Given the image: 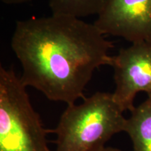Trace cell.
I'll use <instances>...</instances> for the list:
<instances>
[{
    "instance_id": "cell-1",
    "label": "cell",
    "mask_w": 151,
    "mask_h": 151,
    "mask_svg": "<svg viewBox=\"0 0 151 151\" xmlns=\"http://www.w3.org/2000/svg\"><path fill=\"white\" fill-rule=\"evenodd\" d=\"M104 36L94 23L65 15L18 20L11 48L22 65V83L67 105L85 99L94 71L112 64L113 45Z\"/></svg>"
},
{
    "instance_id": "cell-2",
    "label": "cell",
    "mask_w": 151,
    "mask_h": 151,
    "mask_svg": "<svg viewBox=\"0 0 151 151\" xmlns=\"http://www.w3.org/2000/svg\"><path fill=\"white\" fill-rule=\"evenodd\" d=\"M113 93L97 92L78 105H67L55 129V151H99L124 132L127 118Z\"/></svg>"
},
{
    "instance_id": "cell-3",
    "label": "cell",
    "mask_w": 151,
    "mask_h": 151,
    "mask_svg": "<svg viewBox=\"0 0 151 151\" xmlns=\"http://www.w3.org/2000/svg\"><path fill=\"white\" fill-rule=\"evenodd\" d=\"M26 87L14 69L0 66V151H50Z\"/></svg>"
},
{
    "instance_id": "cell-4",
    "label": "cell",
    "mask_w": 151,
    "mask_h": 151,
    "mask_svg": "<svg viewBox=\"0 0 151 151\" xmlns=\"http://www.w3.org/2000/svg\"><path fill=\"white\" fill-rule=\"evenodd\" d=\"M116 89L113 93L123 111L134 109L137 93L145 92L151 96V41L133 43L113 56Z\"/></svg>"
},
{
    "instance_id": "cell-5",
    "label": "cell",
    "mask_w": 151,
    "mask_h": 151,
    "mask_svg": "<svg viewBox=\"0 0 151 151\" xmlns=\"http://www.w3.org/2000/svg\"><path fill=\"white\" fill-rule=\"evenodd\" d=\"M94 24L132 43L151 41V0H108Z\"/></svg>"
},
{
    "instance_id": "cell-6",
    "label": "cell",
    "mask_w": 151,
    "mask_h": 151,
    "mask_svg": "<svg viewBox=\"0 0 151 151\" xmlns=\"http://www.w3.org/2000/svg\"><path fill=\"white\" fill-rule=\"evenodd\" d=\"M130 112L124 132L131 139L134 151H151V96Z\"/></svg>"
},
{
    "instance_id": "cell-7",
    "label": "cell",
    "mask_w": 151,
    "mask_h": 151,
    "mask_svg": "<svg viewBox=\"0 0 151 151\" xmlns=\"http://www.w3.org/2000/svg\"><path fill=\"white\" fill-rule=\"evenodd\" d=\"M108 0H49L52 14L84 18L99 15Z\"/></svg>"
},
{
    "instance_id": "cell-8",
    "label": "cell",
    "mask_w": 151,
    "mask_h": 151,
    "mask_svg": "<svg viewBox=\"0 0 151 151\" xmlns=\"http://www.w3.org/2000/svg\"><path fill=\"white\" fill-rule=\"evenodd\" d=\"M1 1L6 4H19L28 2L31 0H1Z\"/></svg>"
},
{
    "instance_id": "cell-9",
    "label": "cell",
    "mask_w": 151,
    "mask_h": 151,
    "mask_svg": "<svg viewBox=\"0 0 151 151\" xmlns=\"http://www.w3.org/2000/svg\"><path fill=\"white\" fill-rule=\"evenodd\" d=\"M99 151H122L119 149L117 148H111V147H104V148L101 149V150Z\"/></svg>"
}]
</instances>
